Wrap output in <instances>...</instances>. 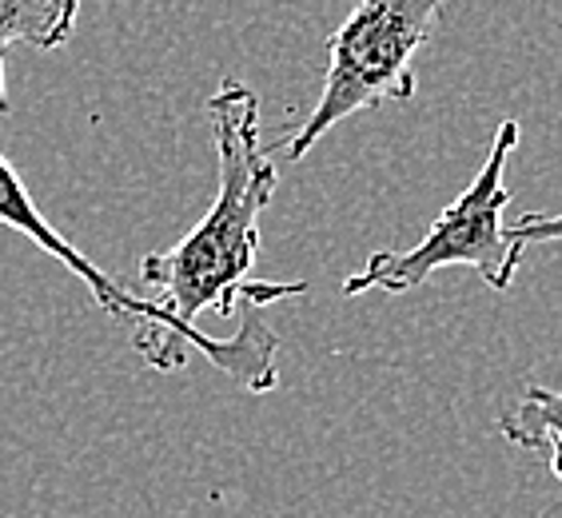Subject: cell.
Here are the masks:
<instances>
[{
  "label": "cell",
  "mask_w": 562,
  "mask_h": 518,
  "mask_svg": "<svg viewBox=\"0 0 562 518\" xmlns=\"http://www.w3.org/2000/svg\"><path fill=\"white\" fill-rule=\"evenodd\" d=\"M0 227L21 232L24 239H33L44 256H53L56 263H65L72 271L76 280H85V288L92 292L100 312H109L112 319H140V331H136L132 344H136V351H140L151 371L184 368L195 347L212 368H220L227 379H236L244 391L263 395V391H271L280 383V368H276L280 339L260 319V307H248L244 324H239V331L232 339H216V335L195 331V327H184L180 319H172L156 300H136L116 280H109V271L100 268V263H92L65 232H56L44 219V212L36 207L24 180L16 176V168L4 156H0Z\"/></svg>",
  "instance_id": "7a4b0ae2"
},
{
  "label": "cell",
  "mask_w": 562,
  "mask_h": 518,
  "mask_svg": "<svg viewBox=\"0 0 562 518\" xmlns=\"http://www.w3.org/2000/svg\"><path fill=\"white\" fill-rule=\"evenodd\" d=\"M542 454H547V459H551V475L562 483V451H554V447H547V451H542Z\"/></svg>",
  "instance_id": "ba28073f"
},
{
  "label": "cell",
  "mask_w": 562,
  "mask_h": 518,
  "mask_svg": "<svg viewBox=\"0 0 562 518\" xmlns=\"http://www.w3.org/2000/svg\"><path fill=\"white\" fill-rule=\"evenodd\" d=\"M80 0H0V112H9L4 60L9 48L24 44L36 53H53L72 36Z\"/></svg>",
  "instance_id": "5b68a950"
},
{
  "label": "cell",
  "mask_w": 562,
  "mask_h": 518,
  "mask_svg": "<svg viewBox=\"0 0 562 518\" xmlns=\"http://www.w3.org/2000/svg\"><path fill=\"white\" fill-rule=\"evenodd\" d=\"M519 120H503L475 180L443 207V216L427 227V236L407 251H375L356 275L344 280V295H403L431 280L439 268H471L487 288L507 292L522 256V244L503 224V212L510 204L507 164L519 148Z\"/></svg>",
  "instance_id": "277c9868"
},
{
  "label": "cell",
  "mask_w": 562,
  "mask_h": 518,
  "mask_svg": "<svg viewBox=\"0 0 562 518\" xmlns=\"http://www.w3.org/2000/svg\"><path fill=\"white\" fill-rule=\"evenodd\" d=\"M443 9L447 0H356L347 21L327 36V76L315 109L292 136L271 144L268 156L300 164L347 116L415 100V56L439 33Z\"/></svg>",
  "instance_id": "3957f363"
},
{
  "label": "cell",
  "mask_w": 562,
  "mask_h": 518,
  "mask_svg": "<svg viewBox=\"0 0 562 518\" xmlns=\"http://www.w3.org/2000/svg\"><path fill=\"white\" fill-rule=\"evenodd\" d=\"M207 124L220 156L216 200L180 244L140 259V280L156 292L164 312L184 327H195V315L204 312L236 315L239 303L268 307L307 292L303 280H248L260 256V216L280 184V168L260 140L256 92L239 80H224L207 100Z\"/></svg>",
  "instance_id": "6da1fadb"
},
{
  "label": "cell",
  "mask_w": 562,
  "mask_h": 518,
  "mask_svg": "<svg viewBox=\"0 0 562 518\" xmlns=\"http://www.w3.org/2000/svg\"><path fill=\"white\" fill-rule=\"evenodd\" d=\"M498 431L510 447H522V451L542 454L547 447L562 451V391L527 383L522 399L498 415Z\"/></svg>",
  "instance_id": "8992f818"
},
{
  "label": "cell",
  "mask_w": 562,
  "mask_h": 518,
  "mask_svg": "<svg viewBox=\"0 0 562 518\" xmlns=\"http://www.w3.org/2000/svg\"><path fill=\"white\" fill-rule=\"evenodd\" d=\"M510 236L519 239L522 248L527 244H562V212L547 216V212H527L510 224Z\"/></svg>",
  "instance_id": "52a82bcc"
}]
</instances>
